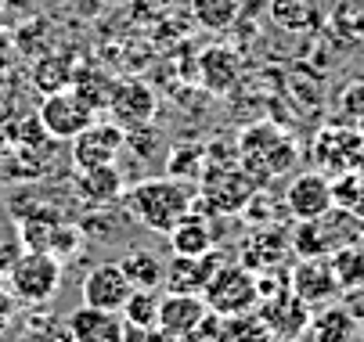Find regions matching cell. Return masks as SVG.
<instances>
[{
  "label": "cell",
  "mask_w": 364,
  "mask_h": 342,
  "mask_svg": "<svg viewBox=\"0 0 364 342\" xmlns=\"http://www.w3.org/2000/svg\"><path fill=\"white\" fill-rule=\"evenodd\" d=\"M127 209L141 227L155 234H170L191 213V194L173 177H148L127 191Z\"/></svg>",
  "instance_id": "6da1fadb"
},
{
  "label": "cell",
  "mask_w": 364,
  "mask_h": 342,
  "mask_svg": "<svg viewBox=\"0 0 364 342\" xmlns=\"http://www.w3.org/2000/svg\"><path fill=\"white\" fill-rule=\"evenodd\" d=\"M296 159H299L296 140L271 123H256V126H245L238 133V166L259 187H267L271 180L289 173L296 166Z\"/></svg>",
  "instance_id": "7a4b0ae2"
},
{
  "label": "cell",
  "mask_w": 364,
  "mask_h": 342,
  "mask_svg": "<svg viewBox=\"0 0 364 342\" xmlns=\"http://www.w3.org/2000/svg\"><path fill=\"white\" fill-rule=\"evenodd\" d=\"M202 199L198 206H191L195 213H213V216H231L242 213L249 206V199L259 191V184L238 166V162H224V166H210L202 173Z\"/></svg>",
  "instance_id": "3957f363"
},
{
  "label": "cell",
  "mask_w": 364,
  "mask_h": 342,
  "mask_svg": "<svg viewBox=\"0 0 364 342\" xmlns=\"http://www.w3.org/2000/svg\"><path fill=\"white\" fill-rule=\"evenodd\" d=\"M62 285V260L50 253H22L8 270V292L26 307H43Z\"/></svg>",
  "instance_id": "277c9868"
},
{
  "label": "cell",
  "mask_w": 364,
  "mask_h": 342,
  "mask_svg": "<svg viewBox=\"0 0 364 342\" xmlns=\"http://www.w3.org/2000/svg\"><path fill=\"white\" fill-rule=\"evenodd\" d=\"M205 307H210L213 314L220 317H238V314H256L259 307V281L249 267L242 263H224L213 281L205 285L202 292Z\"/></svg>",
  "instance_id": "5b68a950"
},
{
  "label": "cell",
  "mask_w": 364,
  "mask_h": 342,
  "mask_svg": "<svg viewBox=\"0 0 364 342\" xmlns=\"http://www.w3.org/2000/svg\"><path fill=\"white\" fill-rule=\"evenodd\" d=\"M36 119H40V126L47 130V137L73 140L76 133H83V130L97 119V109L87 101L80 90L65 87V90H55V94H43Z\"/></svg>",
  "instance_id": "8992f818"
},
{
  "label": "cell",
  "mask_w": 364,
  "mask_h": 342,
  "mask_svg": "<svg viewBox=\"0 0 364 342\" xmlns=\"http://www.w3.org/2000/svg\"><path fill=\"white\" fill-rule=\"evenodd\" d=\"M314 159L321 166V173L328 177H343V173H360V159H364V133L357 126L346 123H332L321 126L314 137Z\"/></svg>",
  "instance_id": "52a82bcc"
},
{
  "label": "cell",
  "mask_w": 364,
  "mask_h": 342,
  "mask_svg": "<svg viewBox=\"0 0 364 342\" xmlns=\"http://www.w3.org/2000/svg\"><path fill=\"white\" fill-rule=\"evenodd\" d=\"M256 314H259V321L271 328V335H274L278 342H296L299 335L310 331V321H314V310H310L289 285L278 288L274 296L259 299Z\"/></svg>",
  "instance_id": "ba28073f"
},
{
  "label": "cell",
  "mask_w": 364,
  "mask_h": 342,
  "mask_svg": "<svg viewBox=\"0 0 364 342\" xmlns=\"http://www.w3.org/2000/svg\"><path fill=\"white\" fill-rule=\"evenodd\" d=\"M127 144V130L119 123H101L94 119L83 133L73 137V170H97V166H112Z\"/></svg>",
  "instance_id": "9c48e42d"
},
{
  "label": "cell",
  "mask_w": 364,
  "mask_h": 342,
  "mask_svg": "<svg viewBox=\"0 0 364 342\" xmlns=\"http://www.w3.org/2000/svg\"><path fill=\"white\" fill-rule=\"evenodd\" d=\"M336 206L332 199V177L321 170H303L285 187V209L296 220H321Z\"/></svg>",
  "instance_id": "30bf717a"
},
{
  "label": "cell",
  "mask_w": 364,
  "mask_h": 342,
  "mask_svg": "<svg viewBox=\"0 0 364 342\" xmlns=\"http://www.w3.org/2000/svg\"><path fill=\"white\" fill-rule=\"evenodd\" d=\"M289 288L296 292V296H299L310 310H314V307H328V303H336V296L343 292L328 256L299 260V263L289 270Z\"/></svg>",
  "instance_id": "8fae6325"
},
{
  "label": "cell",
  "mask_w": 364,
  "mask_h": 342,
  "mask_svg": "<svg viewBox=\"0 0 364 342\" xmlns=\"http://www.w3.org/2000/svg\"><path fill=\"white\" fill-rule=\"evenodd\" d=\"M109 112L116 116V123L123 130H134V126H148L159 112V101H155V90L144 83V79H119L112 83V94H109Z\"/></svg>",
  "instance_id": "7c38bea8"
},
{
  "label": "cell",
  "mask_w": 364,
  "mask_h": 342,
  "mask_svg": "<svg viewBox=\"0 0 364 342\" xmlns=\"http://www.w3.org/2000/svg\"><path fill=\"white\" fill-rule=\"evenodd\" d=\"M130 292H134V285H130V277H127V270L119 267V263H101V267H94L87 277H83V285H80V296H83V303L87 307H97V310H123V303L130 299Z\"/></svg>",
  "instance_id": "4fadbf2b"
},
{
  "label": "cell",
  "mask_w": 364,
  "mask_h": 342,
  "mask_svg": "<svg viewBox=\"0 0 364 342\" xmlns=\"http://www.w3.org/2000/svg\"><path fill=\"white\" fill-rule=\"evenodd\" d=\"M224 267V256L213 249L205 256H173L166 263V277L163 288L166 292H188V296H202L205 285L213 281V274Z\"/></svg>",
  "instance_id": "5bb4252c"
},
{
  "label": "cell",
  "mask_w": 364,
  "mask_h": 342,
  "mask_svg": "<svg viewBox=\"0 0 364 342\" xmlns=\"http://www.w3.org/2000/svg\"><path fill=\"white\" fill-rule=\"evenodd\" d=\"M242 79V55L228 43H213L198 55V83L210 94H228Z\"/></svg>",
  "instance_id": "9a60e30c"
},
{
  "label": "cell",
  "mask_w": 364,
  "mask_h": 342,
  "mask_svg": "<svg viewBox=\"0 0 364 342\" xmlns=\"http://www.w3.org/2000/svg\"><path fill=\"white\" fill-rule=\"evenodd\" d=\"M65 324H69L73 342H123V328H127L123 314L97 310V307H87V303L76 307L65 317Z\"/></svg>",
  "instance_id": "2e32d148"
},
{
  "label": "cell",
  "mask_w": 364,
  "mask_h": 342,
  "mask_svg": "<svg viewBox=\"0 0 364 342\" xmlns=\"http://www.w3.org/2000/svg\"><path fill=\"white\" fill-rule=\"evenodd\" d=\"M285 253H292V241L285 231L278 227H259L245 238L242 246V267H249L252 274H267V270H278V263L285 260Z\"/></svg>",
  "instance_id": "e0dca14e"
},
{
  "label": "cell",
  "mask_w": 364,
  "mask_h": 342,
  "mask_svg": "<svg viewBox=\"0 0 364 342\" xmlns=\"http://www.w3.org/2000/svg\"><path fill=\"white\" fill-rule=\"evenodd\" d=\"M205 314H210V307H205L202 296H188V292H166V296L159 299V328L170 331V335H188Z\"/></svg>",
  "instance_id": "ac0fdd59"
},
{
  "label": "cell",
  "mask_w": 364,
  "mask_h": 342,
  "mask_svg": "<svg viewBox=\"0 0 364 342\" xmlns=\"http://www.w3.org/2000/svg\"><path fill=\"white\" fill-rule=\"evenodd\" d=\"M123 173L112 166H97V170H80L76 173V194L80 202L87 206H112L119 194H123Z\"/></svg>",
  "instance_id": "d6986e66"
},
{
  "label": "cell",
  "mask_w": 364,
  "mask_h": 342,
  "mask_svg": "<svg viewBox=\"0 0 364 342\" xmlns=\"http://www.w3.org/2000/svg\"><path fill=\"white\" fill-rule=\"evenodd\" d=\"M62 213L58 209H50V206H36L22 216L18 224V241H22V249L29 253H50V246H55V234L62 231Z\"/></svg>",
  "instance_id": "ffe728a7"
},
{
  "label": "cell",
  "mask_w": 364,
  "mask_h": 342,
  "mask_svg": "<svg viewBox=\"0 0 364 342\" xmlns=\"http://www.w3.org/2000/svg\"><path fill=\"white\" fill-rule=\"evenodd\" d=\"M170 249L173 256H205L217 249V238H213V227L205 224L202 213H188L173 231H170Z\"/></svg>",
  "instance_id": "44dd1931"
},
{
  "label": "cell",
  "mask_w": 364,
  "mask_h": 342,
  "mask_svg": "<svg viewBox=\"0 0 364 342\" xmlns=\"http://www.w3.org/2000/svg\"><path fill=\"white\" fill-rule=\"evenodd\" d=\"M271 22L285 33H314L325 22L321 0H271Z\"/></svg>",
  "instance_id": "7402d4cb"
},
{
  "label": "cell",
  "mask_w": 364,
  "mask_h": 342,
  "mask_svg": "<svg viewBox=\"0 0 364 342\" xmlns=\"http://www.w3.org/2000/svg\"><path fill=\"white\" fill-rule=\"evenodd\" d=\"M357 321L350 317L346 307H325L314 321H310V338L314 342H353Z\"/></svg>",
  "instance_id": "603a6c76"
},
{
  "label": "cell",
  "mask_w": 364,
  "mask_h": 342,
  "mask_svg": "<svg viewBox=\"0 0 364 342\" xmlns=\"http://www.w3.org/2000/svg\"><path fill=\"white\" fill-rule=\"evenodd\" d=\"M119 267L127 270V277H130L134 288H163L166 263L155 256V253H148V249H130V253L119 260Z\"/></svg>",
  "instance_id": "cb8c5ba5"
},
{
  "label": "cell",
  "mask_w": 364,
  "mask_h": 342,
  "mask_svg": "<svg viewBox=\"0 0 364 342\" xmlns=\"http://www.w3.org/2000/svg\"><path fill=\"white\" fill-rule=\"evenodd\" d=\"M191 15L202 29L224 33L242 15V0H191Z\"/></svg>",
  "instance_id": "d4e9b609"
},
{
  "label": "cell",
  "mask_w": 364,
  "mask_h": 342,
  "mask_svg": "<svg viewBox=\"0 0 364 342\" xmlns=\"http://www.w3.org/2000/svg\"><path fill=\"white\" fill-rule=\"evenodd\" d=\"M217 342H278L271 328L259 321V314H238L220 321V338Z\"/></svg>",
  "instance_id": "484cf974"
},
{
  "label": "cell",
  "mask_w": 364,
  "mask_h": 342,
  "mask_svg": "<svg viewBox=\"0 0 364 342\" xmlns=\"http://www.w3.org/2000/svg\"><path fill=\"white\" fill-rule=\"evenodd\" d=\"M328 260H332V270H336L343 292H350V288H364V246H360V241H357V246H343V249H336Z\"/></svg>",
  "instance_id": "4316f807"
},
{
  "label": "cell",
  "mask_w": 364,
  "mask_h": 342,
  "mask_svg": "<svg viewBox=\"0 0 364 342\" xmlns=\"http://www.w3.org/2000/svg\"><path fill=\"white\" fill-rule=\"evenodd\" d=\"M159 288H134L130 299L123 303V321L127 324H141V328H151L159 324Z\"/></svg>",
  "instance_id": "83f0119b"
},
{
  "label": "cell",
  "mask_w": 364,
  "mask_h": 342,
  "mask_svg": "<svg viewBox=\"0 0 364 342\" xmlns=\"http://www.w3.org/2000/svg\"><path fill=\"white\" fill-rule=\"evenodd\" d=\"M73 65L65 62V58H58V55H50V58H40L36 65H33V87L40 90V94H55V90H65V87H73Z\"/></svg>",
  "instance_id": "f1b7e54d"
},
{
  "label": "cell",
  "mask_w": 364,
  "mask_h": 342,
  "mask_svg": "<svg viewBox=\"0 0 364 342\" xmlns=\"http://www.w3.org/2000/svg\"><path fill=\"white\" fill-rule=\"evenodd\" d=\"M299 227L292 231V253L299 256V260H314V256H332L328 253V241H325V231H321V224L318 220H296Z\"/></svg>",
  "instance_id": "f546056e"
},
{
  "label": "cell",
  "mask_w": 364,
  "mask_h": 342,
  "mask_svg": "<svg viewBox=\"0 0 364 342\" xmlns=\"http://www.w3.org/2000/svg\"><path fill=\"white\" fill-rule=\"evenodd\" d=\"M360 119H364V79H353L336 97V123L357 126Z\"/></svg>",
  "instance_id": "4dcf8cb0"
},
{
  "label": "cell",
  "mask_w": 364,
  "mask_h": 342,
  "mask_svg": "<svg viewBox=\"0 0 364 342\" xmlns=\"http://www.w3.org/2000/svg\"><path fill=\"white\" fill-rule=\"evenodd\" d=\"M220 321H224V317L210 310L188 335H181V342H217V338H220Z\"/></svg>",
  "instance_id": "1f68e13d"
},
{
  "label": "cell",
  "mask_w": 364,
  "mask_h": 342,
  "mask_svg": "<svg viewBox=\"0 0 364 342\" xmlns=\"http://www.w3.org/2000/svg\"><path fill=\"white\" fill-rule=\"evenodd\" d=\"M123 342H181V338L170 335V331H163L159 324H151V328L127 324V328H123Z\"/></svg>",
  "instance_id": "d6a6232c"
},
{
  "label": "cell",
  "mask_w": 364,
  "mask_h": 342,
  "mask_svg": "<svg viewBox=\"0 0 364 342\" xmlns=\"http://www.w3.org/2000/svg\"><path fill=\"white\" fill-rule=\"evenodd\" d=\"M76 249H80V231H76L73 224H62V231L55 234V246H50V256L65 260V256H73Z\"/></svg>",
  "instance_id": "836d02e7"
},
{
  "label": "cell",
  "mask_w": 364,
  "mask_h": 342,
  "mask_svg": "<svg viewBox=\"0 0 364 342\" xmlns=\"http://www.w3.org/2000/svg\"><path fill=\"white\" fill-rule=\"evenodd\" d=\"M22 241H0V277H8V270L15 267V260L22 256Z\"/></svg>",
  "instance_id": "e575fe53"
},
{
  "label": "cell",
  "mask_w": 364,
  "mask_h": 342,
  "mask_svg": "<svg viewBox=\"0 0 364 342\" xmlns=\"http://www.w3.org/2000/svg\"><path fill=\"white\" fill-rule=\"evenodd\" d=\"M11 65H15V40H11V33L0 29V72H8Z\"/></svg>",
  "instance_id": "d590c367"
},
{
  "label": "cell",
  "mask_w": 364,
  "mask_h": 342,
  "mask_svg": "<svg viewBox=\"0 0 364 342\" xmlns=\"http://www.w3.org/2000/svg\"><path fill=\"white\" fill-rule=\"evenodd\" d=\"M353 213L364 220V173H360V184H357V199H353Z\"/></svg>",
  "instance_id": "8d00e7d4"
},
{
  "label": "cell",
  "mask_w": 364,
  "mask_h": 342,
  "mask_svg": "<svg viewBox=\"0 0 364 342\" xmlns=\"http://www.w3.org/2000/svg\"><path fill=\"white\" fill-rule=\"evenodd\" d=\"M4 144H8V137H4V133H0V159H4Z\"/></svg>",
  "instance_id": "74e56055"
},
{
  "label": "cell",
  "mask_w": 364,
  "mask_h": 342,
  "mask_svg": "<svg viewBox=\"0 0 364 342\" xmlns=\"http://www.w3.org/2000/svg\"><path fill=\"white\" fill-rule=\"evenodd\" d=\"M357 130H360V133H364V119H360V123H357Z\"/></svg>",
  "instance_id": "f35d334b"
},
{
  "label": "cell",
  "mask_w": 364,
  "mask_h": 342,
  "mask_svg": "<svg viewBox=\"0 0 364 342\" xmlns=\"http://www.w3.org/2000/svg\"><path fill=\"white\" fill-rule=\"evenodd\" d=\"M29 342H43V338H29Z\"/></svg>",
  "instance_id": "ab89813d"
},
{
  "label": "cell",
  "mask_w": 364,
  "mask_h": 342,
  "mask_svg": "<svg viewBox=\"0 0 364 342\" xmlns=\"http://www.w3.org/2000/svg\"><path fill=\"white\" fill-rule=\"evenodd\" d=\"M360 246H364V238H360Z\"/></svg>",
  "instance_id": "60d3db41"
}]
</instances>
